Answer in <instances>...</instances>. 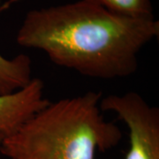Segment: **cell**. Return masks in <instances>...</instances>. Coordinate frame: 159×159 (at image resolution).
<instances>
[{"label": "cell", "mask_w": 159, "mask_h": 159, "mask_svg": "<svg viewBox=\"0 0 159 159\" xmlns=\"http://www.w3.org/2000/svg\"><path fill=\"white\" fill-rule=\"evenodd\" d=\"M158 35L155 18L125 17L80 0L29 11L16 41L44 52L58 66L89 78L114 80L134 74L139 53Z\"/></svg>", "instance_id": "obj_1"}, {"label": "cell", "mask_w": 159, "mask_h": 159, "mask_svg": "<svg viewBox=\"0 0 159 159\" xmlns=\"http://www.w3.org/2000/svg\"><path fill=\"white\" fill-rule=\"evenodd\" d=\"M102 93L49 102L0 144L8 159H96L119 145L122 132L104 119Z\"/></svg>", "instance_id": "obj_2"}, {"label": "cell", "mask_w": 159, "mask_h": 159, "mask_svg": "<svg viewBox=\"0 0 159 159\" xmlns=\"http://www.w3.org/2000/svg\"><path fill=\"white\" fill-rule=\"evenodd\" d=\"M100 108L125 123L129 148L125 159H159V109L134 91L102 97Z\"/></svg>", "instance_id": "obj_3"}, {"label": "cell", "mask_w": 159, "mask_h": 159, "mask_svg": "<svg viewBox=\"0 0 159 159\" xmlns=\"http://www.w3.org/2000/svg\"><path fill=\"white\" fill-rule=\"evenodd\" d=\"M49 102L39 78H33L16 92L0 95V144Z\"/></svg>", "instance_id": "obj_4"}, {"label": "cell", "mask_w": 159, "mask_h": 159, "mask_svg": "<svg viewBox=\"0 0 159 159\" xmlns=\"http://www.w3.org/2000/svg\"><path fill=\"white\" fill-rule=\"evenodd\" d=\"M19 0H9L0 7V12ZM32 61L26 54H19L6 58L0 53V95H7L20 90L30 82Z\"/></svg>", "instance_id": "obj_5"}, {"label": "cell", "mask_w": 159, "mask_h": 159, "mask_svg": "<svg viewBox=\"0 0 159 159\" xmlns=\"http://www.w3.org/2000/svg\"><path fill=\"white\" fill-rule=\"evenodd\" d=\"M118 15L134 19L154 18L150 0H89Z\"/></svg>", "instance_id": "obj_6"}]
</instances>
